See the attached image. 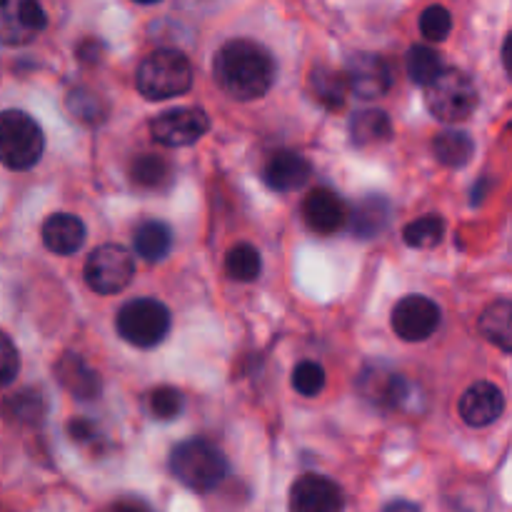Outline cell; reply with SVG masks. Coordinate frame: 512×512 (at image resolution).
Listing matches in <instances>:
<instances>
[{
	"instance_id": "obj_1",
	"label": "cell",
	"mask_w": 512,
	"mask_h": 512,
	"mask_svg": "<svg viewBox=\"0 0 512 512\" xmlns=\"http://www.w3.org/2000/svg\"><path fill=\"white\" fill-rule=\"evenodd\" d=\"M275 73L278 68L270 50L248 38L228 40L213 60L215 83L228 98L240 103L263 98L273 88Z\"/></svg>"
},
{
	"instance_id": "obj_2",
	"label": "cell",
	"mask_w": 512,
	"mask_h": 512,
	"mask_svg": "<svg viewBox=\"0 0 512 512\" xmlns=\"http://www.w3.org/2000/svg\"><path fill=\"white\" fill-rule=\"evenodd\" d=\"M135 85L148 100L178 98L193 88V65L180 50H155L138 65Z\"/></svg>"
},
{
	"instance_id": "obj_3",
	"label": "cell",
	"mask_w": 512,
	"mask_h": 512,
	"mask_svg": "<svg viewBox=\"0 0 512 512\" xmlns=\"http://www.w3.org/2000/svg\"><path fill=\"white\" fill-rule=\"evenodd\" d=\"M170 473L195 493H210L228 475V460L208 440H185L170 453Z\"/></svg>"
},
{
	"instance_id": "obj_4",
	"label": "cell",
	"mask_w": 512,
	"mask_h": 512,
	"mask_svg": "<svg viewBox=\"0 0 512 512\" xmlns=\"http://www.w3.org/2000/svg\"><path fill=\"white\" fill-rule=\"evenodd\" d=\"M45 138L33 115L23 110L0 113V163L10 170H30L43 158Z\"/></svg>"
},
{
	"instance_id": "obj_5",
	"label": "cell",
	"mask_w": 512,
	"mask_h": 512,
	"mask_svg": "<svg viewBox=\"0 0 512 512\" xmlns=\"http://www.w3.org/2000/svg\"><path fill=\"white\" fill-rule=\"evenodd\" d=\"M115 330L135 348H155L170 333V310L155 298L130 300L115 315Z\"/></svg>"
},
{
	"instance_id": "obj_6",
	"label": "cell",
	"mask_w": 512,
	"mask_h": 512,
	"mask_svg": "<svg viewBox=\"0 0 512 512\" xmlns=\"http://www.w3.org/2000/svg\"><path fill=\"white\" fill-rule=\"evenodd\" d=\"M425 105L443 123H460L478 108V88L463 70L448 68L425 88Z\"/></svg>"
},
{
	"instance_id": "obj_7",
	"label": "cell",
	"mask_w": 512,
	"mask_h": 512,
	"mask_svg": "<svg viewBox=\"0 0 512 512\" xmlns=\"http://www.w3.org/2000/svg\"><path fill=\"white\" fill-rule=\"evenodd\" d=\"M85 283L98 295L123 293L135 275V260L123 245H100L85 260Z\"/></svg>"
},
{
	"instance_id": "obj_8",
	"label": "cell",
	"mask_w": 512,
	"mask_h": 512,
	"mask_svg": "<svg viewBox=\"0 0 512 512\" xmlns=\"http://www.w3.org/2000/svg\"><path fill=\"white\" fill-rule=\"evenodd\" d=\"M208 130L210 118L208 113L200 108L165 110V113H160L158 118L150 123L153 140L165 145V148H188V145L198 143Z\"/></svg>"
},
{
	"instance_id": "obj_9",
	"label": "cell",
	"mask_w": 512,
	"mask_h": 512,
	"mask_svg": "<svg viewBox=\"0 0 512 512\" xmlns=\"http://www.w3.org/2000/svg\"><path fill=\"white\" fill-rule=\"evenodd\" d=\"M48 25L38 0H0V45H28Z\"/></svg>"
},
{
	"instance_id": "obj_10",
	"label": "cell",
	"mask_w": 512,
	"mask_h": 512,
	"mask_svg": "<svg viewBox=\"0 0 512 512\" xmlns=\"http://www.w3.org/2000/svg\"><path fill=\"white\" fill-rule=\"evenodd\" d=\"M393 333L405 343H423L438 330L440 308L425 295H405L390 315Z\"/></svg>"
},
{
	"instance_id": "obj_11",
	"label": "cell",
	"mask_w": 512,
	"mask_h": 512,
	"mask_svg": "<svg viewBox=\"0 0 512 512\" xmlns=\"http://www.w3.org/2000/svg\"><path fill=\"white\" fill-rule=\"evenodd\" d=\"M345 495L335 480L325 475H300L290 488V512H343Z\"/></svg>"
},
{
	"instance_id": "obj_12",
	"label": "cell",
	"mask_w": 512,
	"mask_h": 512,
	"mask_svg": "<svg viewBox=\"0 0 512 512\" xmlns=\"http://www.w3.org/2000/svg\"><path fill=\"white\" fill-rule=\"evenodd\" d=\"M345 75H348L350 93H355L363 100L383 98L390 90V85H393L390 65L380 55L373 53L350 55L348 65H345Z\"/></svg>"
},
{
	"instance_id": "obj_13",
	"label": "cell",
	"mask_w": 512,
	"mask_h": 512,
	"mask_svg": "<svg viewBox=\"0 0 512 512\" xmlns=\"http://www.w3.org/2000/svg\"><path fill=\"white\" fill-rule=\"evenodd\" d=\"M460 418L470 425V428H488L495 420L503 415L505 410V395L495 383L480 380V383L470 385L460 398Z\"/></svg>"
},
{
	"instance_id": "obj_14",
	"label": "cell",
	"mask_w": 512,
	"mask_h": 512,
	"mask_svg": "<svg viewBox=\"0 0 512 512\" xmlns=\"http://www.w3.org/2000/svg\"><path fill=\"white\" fill-rule=\"evenodd\" d=\"M348 208L340 200V195H335L328 188H315L310 190L308 198L303 200V220L313 233L318 235H333L338 233L343 225H348Z\"/></svg>"
},
{
	"instance_id": "obj_15",
	"label": "cell",
	"mask_w": 512,
	"mask_h": 512,
	"mask_svg": "<svg viewBox=\"0 0 512 512\" xmlns=\"http://www.w3.org/2000/svg\"><path fill=\"white\" fill-rule=\"evenodd\" d=\"M310 173H313V168L303 155L293 153V150H280L265 163L263 180L275 193H290V190L303 188Z\"/></svg>"
},
{
	"instance_id": "obj_16",
	"label": "cell",
	"mask_w": 512,
	"mask_h": 512,
	"mask_svg": "<svg viewBox=\"0 0 512 512\" xmlns=\"http://www.w3.org/2000/svg\"><path fill=\"white\" fill-rule=\"evenodd\" d=\"M55 378L78 400H95L100 395V378L80 355L65 353L55 363Z\"/></svg>"
},
{
	"instance_id": "obj_17",
	"label": "cell",
	"mask_w": 512,
	"mask_h": 512,
	"mask_svg": "<svg viewBox=\"0 0 512 512\" xmlns=\"http://www.w3.org/2000/svg\"><path fill=\"white\" fill-rule=\"evenodd\" d=\"M85 225L78 215L55 213L43 223V245L55 255H73L83 248Z\"/></svg>"
},
{
	"instance_id": "obj_18",
	"label": "cell",
	"mask_w": 512,
	"mask_h": 512,
	"mask_svg": "<svg viewBox=\"0 0 512 512\" xmlns=\"http://www.w3.org/2000/svg\"><path fill=\"white\" fill-rule=\"evenodd\" d=\"M390 215H393V208H390L388 200L383 195H368V198L360 200L355 205V210L350 213L348 223L353 235L358 238H375L378 233H383L390 223Z\"/></svg>"
},
{
	"instance_id": "obj_19",
	"label": "cell",
	"mask_w": 512,
	"mask_h": 512,
	"mask_svg": "<svg viewBox=\"0 0 512 512\" xmlns=\"http://www.w3.org/2000/svg\"><path fill=\"white\" fill-rule=\"evenodd\" d=\"M483 338L495 348L512 353V300H495L478 320Z\"/></svg>"
},
{
	"instance_id": "obj_20",
	"label": "cell",
	"mask_w": 512,
	"mask_h": 512,
	"mask_svg": "<svg viewBox=\"0 0 512 512\" xmlns=\"http://www.w3.org/2000/svg\"><path fill=\"white\" fill-rule=\"evenodd\" d=\"M350 140L353 145H360V148H368V145H378L385 143L393 133V125H390L388 113L378 108L370 110H358L350 118Z\"/></svg>"
},
{
	"instance_id": "obj_21",
	"label": "cell",
	"mask_w": 512,
	"mask_h": 512,
	"mask_svg": "<svg viewBox=\"0 0 512 512\" xmlns=\"http://www.w3.org/2000/svg\"><path fill=\"white\" fill-rule=\"evenodd\" d=\"M133 248L138 253V258L155 263V260H163L170 253V248H173V233L160 220H145V223H140L135 228Z\"/></svg>"
},
{
	"instance_id": "obj_22",
	"label": "cell",
	"mask_w": 512,
	"mask_h": 512,
	"mask_svg": "<svg viewBox=\"0 0 512 512\" xmlns=\"http://www.w3.org/2000/svg\"><path fill=\"white\" fill-rule=\"evenodd\" d=\"M310 90H313L315 100L320 105H325L328 110H340L350 93L348 75L320 65V68H313V73H310Z\"/></svg>"
},
{
	"instance_id": "obj_23",
	"label": "cell",
	"mask_w": 512,
	"mask_h": 512,
	"mask_svg": "<svg viewBox=\"0 0 512 512\" xmlns=\"http://www.w3.org/2000/svg\"><path fill=\"white\" fill-rule=\"evenodd\" d=\"M433 153L448 168H465L475 155V143L465 130H443L435 135Z\"/></svg>"
},
{
	"instance_id": "obj_24",
	"label": "cell",
	"mask_w": 512,
	"mask_h": 512,
	"mask_svg": "<svg viewBox=\"0 0 512 512\" xmlns=\"http://www.w3.org/2000/svg\"><path fill=\"white\" fill-rule=\"evenodd\" d=\"M405 68H408L410 80L415 85H423L428 88L440 73H443V58H440L438 50L428 48V45H413L408 50V58H405Z\"/></svg>"
},
{
	"instance_id": "obj_25",
	"label": "cell",
	"mask_w": 512,
	"mask_h": 512,
	"mask_svg": "<svg viewBox=\"0 0 512 512\" xmlns=\"http://www.w3.org/2000/svg\"><path fill=\"white\" fill-rule=\"evenodd\" d=\"M260 270H263V260L250 243L233 245L225 255V273L238 283H253V280H258Z\"/></svg>"
},
{
	"instance_id": "obj_26",
	"label": "cell",
	"mask_w": 512,
	"mask_h": 512,
	"mask_svg": "<svg viewBox=\"0 0 512 512\" xmlns=\"http://www.w3.org/2000/svg\"><path fill=\"white\" fill-rule=\"evenodd\" d=\"M170 178V165L168 160H163L160 155H138V158L130 163V180H133L138 188L153 190L160 185L168 183Z\"/></svg>"
},
{
	"instance_id": "obj_27",
	"label": "cell",
	"mask_w": 512,
	"mask_h": 512,
	"mask_svg": "<svg viewBox=\"0 0 512 512\" xmlns=\"http://www.w3.org/2000/svg\"><path fill=\"white\" fill-rule=\"evenodd\" d=\"M65 108H68V113L75 120H80L85 125H98L105 118V113H108L103 98L98 93H93V90L85 88L70 90L68 98H65Z\"/></svg>"
},
{
	"instance_id": "obj_28",
	"label": "cell",
	"mask_w": 512,
	"mask_h": 512,
	"mask_svg": "<svg viewBox=\"0 0 512 512\" xmlns=\"http://www.w3.org/2000/svg\"><path fill=\"white\" fill-rule=\"evenodd\" d=\"M5 418L15 420V423L23 425H35L45 413L43 395L35 393V390H20V393L10 395L3 403Z\"/></svg>"
},
{
	"instance_id": "obj_29",
	"label": "cell",
	"mask_w": 512,
	"mask_h": 512,
	"mask_svg": "<svg viewBox=\"0 0 512 512\" xmlns=\"http://www.w3.org/2000/svg\"><path fill=\"white\" fill-rule=\"evenodd\" d=\"M445 235V220L440 215H425L405 225L403 238L410 248H435Z\"/></svg>"
},
{
	"instance_id": "obj_30",
	"label": "cell",
	"mask_w": 512,
	"mask_h": 512,
	"mask_svg": "<svg viewBox=\"0 0 512 512\" xmlns=\"http://www.w3.org/2000/svg\"><path fill=\"white\" fill-rule=\"evenodd\" d=\"M183 405V393H180L178 388H173V385H160V388H155L148 398L150 415H153L155 420H175L183 413Z\"/></svg>"
},
{
	"instance_id": "obj_31",
	"label": "cell",
	"mask_w": 512,
	"mask_h": 512,
	"mask_svg": "<svg viewBox=\"0 0 512 512\" xmlns=\"http://www.w3.org/2000/svg\"><path fill=\"white\" fill-rule=\"evenodd\" d=\"M453 30V15H450L448 8L443 5H430V8L423 10L420 15V33L425 35L433 43H440L445 40Z\"/></svg>"
},
{
	"instance_id": "obj_32",
	"label": "cell",
	"mask_w": 512,
	"mask_h": 512,
	"mask_svg": "<svg viewBox=\"0 0 512 512\" xmlns=\"http://www.w3.org/2000/svg\"><path fill=\"white\" fill-rule=\"evenodd\" d=\"M293 388L298 390L305 398H315V395L323 393L325 388V370L320 368L318 363H300L298 368L293 370Z\"/></svg>"
},
{
	"instance_id": "obj_33",
	"label": "cell",
	"mask_w": 512,
	"mask_h": 512,
	"mask_svg": "<svg viewBox=\"0 0 512 512\" xmlns=\"http://www.w3.org/2000/svg\"><path fill=\"white\" fill-rule=\"evenodd\" d=\"M20 373V353L13 340L0 333V385H10Z\"/></svg>"
},
{
	"instance_id": "obj_34",
	"label": "cell",
	"mask_w": 512,
	"mask_h": 512,
	"mask_svg": "<svg viewBox=\"0 0 512 512\" xmlns=\"http://www.w3.org/2000/svg\"><path fill=\"white\" fill-rule=\"evenodd\" d=\"M68 430L75 440H80V443H85V440H90L95 435V428L90 423H85V420H73V423L68 425Z\"/></svg>"
},
{
	"instance_id": "obj_35",
	"label": "cell",
	"mask_w": 512,
	"mask_h": 512,
	"mask_svg": "<svg viewBox=\"0 0 512 512\" xmlns=\"http://www.w3.org/2000/svg\"><path fill=\"white\" fill-rule=\"evenodd\" d=\"M383 512H420V508L410 500H393V503L385 505Z\"/></svg>"
},
{
	"instance_id": "obj_36",
	"label": "cell",
	"mask_w": 512,
	"mask_h": 512,
	"mask_svg": "<svg viewBox=\"0 0 512 512\" xmlns=\"http://www.w3.org/2000/svg\"><path fill=\"white\" fill-rule=\"evenodd\" d=\"M95 53H100V45H98V43H83V45H80V48H78L80 60H88V63H93Z\"/></svg>"
},
{
	"instance_id": "obj_37",
	"label": "cell",
	"mask_w": 512,
	"mask_h": 512,
	"mask_svg": "<svg viewBox=\"0 0 512 512\" xmlns=\"http://www.w3.org/2000/svg\"><path fill=\"white\" fill-rule=\"evenodd\" d=\"M503 65L505 70H508V75L512 78V33L505 38V45H503Z\"/></svg>"
},
{
	"instance_id": "obj_38",
	"label": "cell",
	"mask_w": 512,
	"mask_h": 512,
	"mask_svg": "<svg viewBox=\"0 0 512 512\" xmlns=\"http://www.w3.org/2000/svg\"><path fill=\"white\" fill-rule=\"evenodd\" d=\"M113 512H150V510L140 503H120L115 505Z\"/></svg>"
},
{
	"instance_id": "obj_39",
	"label": "cell",
	"mask_w": 512,
	"mask_h": 512,
	"mask_svg": "<svg viewBox=\"0 0 512 512\" xmlns=\"http://www.w3.org/2000/svg\"><path fill=\"white\" fill-rule=\"evenodd\" d=\"M133 3H138V5H155V3H160V0H133Z\"/></svg>"
}]
</instances>
